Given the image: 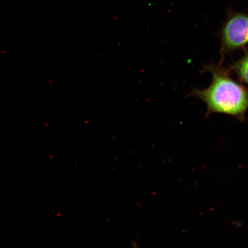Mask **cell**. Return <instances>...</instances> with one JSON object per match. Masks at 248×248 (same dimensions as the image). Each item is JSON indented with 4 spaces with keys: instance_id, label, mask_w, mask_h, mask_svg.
Instances as JSON below:
<instances>
[{
    "instance_id": "6da1fadb",
    "label": "cell",
    "mask_w": 248,
    "mask_h": 248,
    "mask_svg": "<svg viewBox=\"0 0 248 248\" xmlns=\"http://www.w3.org/2000/svg\"><path fill=\"white\" fill-rule=\"evenodd\" d=\"M204 70L212 74V83L206 89H194L189 95L205 102L207 116L224 113L244 122L248 110V89L232 79L229 69L221 64L209 65Z\"/></svg>"
},
{
    "instance_id": "7a4b0ae2",
    "label": "cell",
    "mask_w": 248,
    "mask_h": 248,
    "mask_svg": "<svg viewBox=\"0 0 248 248\" xmlns=\"http://www.w3.org/2000/svg\"><path fill=\"white\" fill-rule=\"evenodd\" d=\"M219 33L222 62L226 54L248 45V11L228 9Z\"/></svg>"
},
{
    "instance_id": "3957f363",
    "label": "cell",
    "mask_w": 248,
    "mask_h": 248,
    "mask_svg": "<svg viewBox=\"0 0 248 248\" xmlns=\"http://www.w3.org/2000/svg\"><path fill=\"white\" fill-rule=\"evenodd\" d=\"M229 70L233 71L242 82L248 85V51L240 60L232 64Z\"/></svg>"
}]
</instances>
